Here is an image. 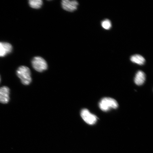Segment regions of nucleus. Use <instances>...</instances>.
Returning a JSON list of instances; mask_svg holds the SVG:
<instances>
[{
	"label": "nucleus",
	"instance_id": "1",
	"mask_svg": "<svg viewBox=\"0 0 153 153\" xmlns=\"http://www.w3.org/2000/svg\"><path fill=\"white\" fill-rule=\"evenodd\" d=\"M16 74L23 85H28L31 83V73L28 67L24 66L19 67L17 70Z\"/></svg>",
	"mask_w": 153,
	"mask_h": 153
},
{
	"label": "nucleus",
	"instance_id": "2",
	"mask_svg": "<svg viewBox=\"0 0 153 153\" xmlns=\"http://www.w3.org/2000/svg\"><path fill=\"white\" fill-rule=\"evenodd\" d=\"M99 108L104 111H108L111 109L118 108V104L115 99L110 97H104L101 99L99 104Z\"/></svg>",
	"mask_w": 153,
	"mask_h": 153
},
{
	"label": "nucleus",
	"instance_id": "3",
	"mask_svg": "<svg viewBox=\"0 0 153 153\" xmlns=\"http://www.w3.org/2000/svg\"><path fill=\"white\" fill-rule=\"evenodd\" d=\"M32 64L34 69L38 72H42L48 68L47 62L41 57H34L32 60Z\"/></svg>",
	"mask_w": 153,
	"mask_h": 153
},
{
	"label": "nucleus",
	"instance_id": "4",
	"mask_svg": "<svg viewBox=\"0 0 153 153\" xmlns=\"http://www.w3.org/2000/svg\"><path fill=\"white\" fill-rule=\"evenodd\" d=\"M81 115L82 119L86 123L89 125H93L97 122V117L94 114L91 113L87 109H83L82 110Z\"/></svg>",
	"mask_w": 153,
	"mask_h": 153
},
{
	"label": "nucleus",
	"instance_id": "5",
	"mask_svg": "<svg viewBox=\"0 0 153 153\" xmlns=\"http://www.w3.org/2000/svg\"><path fill=\"white\" fill-rule=\"evenodd\" d=\"M62 8L65 10L73 12L77 9L78 3L76 1L63 0L62 1Z\"/></svg>",
	"mask_w": 153,
	"mask_h": 153
},
{
	"label": "nucleus",
	"instance_id": "6",
	"mask_svg": "<svg viewBox=\"0 0 153 153\" xmlns=\"http://www.w3.org/2000/svg\"><path fill=\"white\" fill-rule=\"evenodd\" d=\"M10 89L6 86L0 88V102L5 104L9 102Z\"/></svg>",
	"mask_w": 153,
	"mask_h": 153
},
{
	"label": "nucleus",
	"instance_id": "7",
	"mask_svg": "<svg viewBox=\"0 0 153 153\" xmlns=\"http://www.w3.org/2000/svg\"><path fill=\"white\" fill-rule=\"evenodd\" d=\"M13 47L10 44L0 42V57H4L12 51Z\"/></svg>",
	"mask_w": 153,
	"mask_h": 153
},
{
	"label": "nucleus",
	"instance_id": "8",
	"mask_svg": "<svg viewBox=\"0 0 153 153\" xmlns=\"http://www.w3.org/2000/svg\"><path fill=\"white\" fill-rule=\"evenodd\" d=\"M146 79V76L144 72L141 71L137 72L134 78V82L137 85H143Z\"/></svg>",
	"mask_w": 153,
	"mask_h": 153
},
{
	"label": "nucleus",
	"instance_id": "9",
	"mask_svg": "<svg viewBox=\"0 0 153 153\" xmlns=\"http://www.w3.org/2000/svg\"><path fill=\"white\" fill-rule=\"evenodd\" d=\"M131 62L141 65L144 64L145 61L144 57L138 54L134 55L131 56Z\"/></svg>",
	"mask_w": 153,
	"mask_h": 153
},
{
	"label": "nucleus",
	"instance_id": "10",
	"mask_svg": "<svg viewBox=\"0 0 153 153\" xmlns=\"http://www.w3.org/2000/svg\"><path fill=\"white\" fill-rule=\"evenodd\" d=\"M29 4L32 8L39 9L42 5L43 1L41 0H30L29 1Z\"/></svg>",
	"mask_w": 153,
	"mask_h": 153
},
{
	"label": "nucleus",
	"instance_id": "11",
	"mask_svg": "<svg viewBox=\"0 0 153 153\" xmlns=\"http://www.w3.org/2000/svg\"><path fill=\"white\" fill-rule=\"evenodd\" d=\"M101 26L105 29L108 30L111 27L112 25L110 20L106 19L102 21L101 23Z\"/></svg>",
	"mask_w": 153,
	"mask_h": 153
},
{
	"label": "nucleus",
	"instance_id": "12",
	"mask_svg": "<svg viewBox=\"0 0 153 153\" xmlns=\"http://www.w3.org/2000/svg\"><path fill=\"white\" fill-rule=\"evenodd\" d=\"M1 76H0V82H1Z\"/></svg>",
	"mask_w": 153,
	"mask_h": 153
}]
</instances>
